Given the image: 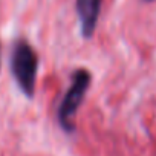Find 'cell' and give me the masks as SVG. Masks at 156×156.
<instances>
[{
    "label": "cell",
    "instance_id": "obj_2",
    "mask_svg": "<svg viewBox=\"0 0 156 156\" xmlns=\"http://www.w3.org/2000/svg\"><path fill=\"white\" fill-rule=\"evenodd\" d=\"M90 72L86 69H78L72 75V83L67 89L60 107H58V122L61 129L67 133L75 130V115L78 107L81 106L84 95L90 86Z\"/></svg>",
    "mask_w": 156,
    "mask_h": 156
},
{
    "label": "cell",
    "instance_id": "obj_1",
    "mask_svg": "<svg viewBox=\"0 0 156 156\" xmlns=\"http://www.w3.org/2000/svg\"><path fill=\"white\" fill-rule=\"evenodd\" d=\"M37 69H38V61L32 46L25 40H19L12 49L11 70L20 90L28 98H32L35 92Z\"/></svg>",
    "mask_w": 156,
    "mask_h": 156
},
{
    "label": "cell",
    "instance_id": "obj_3",
    "mask_svg": "<svg viewBox=\"0 0 156 156\" xmlns=\"http://www.w3.org/2000/svg\"><path fill=\"white\" fill-rule=\"evenodd\" d=\"M101 11V0H76V12L80 19L81 35L90 38L97 29Z\"/></svg>",
    "mask_w": 156,
    "mask_h": 156
}]
</instances>
